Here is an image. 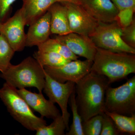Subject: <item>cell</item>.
Instances as JSON below:
<instances>
[{
	"instance_id": "6da1fadb",
	"label": "cell",
	"mask_w": 135,
	"mask_h": 135,
	"mask_svg": "<svg viewBox=\"0 0 135 135\" xmlns=\"http://www.w3.org/2000/svg\"><path fill=\"white\" fill-rule=\"evenodd\" d=\"M110 84L106 77L92 71L75 84V101L82 122L104 113L105 92Z\"/></svg>"
},
{
	"instance_id": "7a4b0ae2",
	"label": "cell",
	"mask_w": 135,
	"mask_h": 135,
	"mask_svg": "<svg viewBox=\"0 0 135 135\" xmlns=\"http://www.w3.org/2000/svg\"><path fill=\"white\" fill-rule=\"evenodd\" d=\"M90 71L106 77L110 84L122 80L135 73V55L97 47Z\"/></svg>"
},
{
	"instance_id": "3957f363",
	"label": "cell",
	"mask_w": 135,
	"mask_h": 135,
	"mask_svg": "<svg viewBox=\"0 0 135 135\" xmlns=\"http://www.w3.org/2000/svg\"><path fill=\"white\" fill-rule=\"evenodd\" d=\"M0 77L10 86L18 89L33 87L42 93L45 83V71L34 57L29 56L16 65L11 64Z\"/></svg>"
},
{
	"instance_id": "277c9868",
	"label": "cell",
	"mask_w": 135,
	"mask_h": 135,
	"mask_svg": "<svg viewBox=\"0 0 135 135\" xmlns=\"http://www.w3.org/2000/svg\"><path fill=\"white\" fill-rule=\"evenodd\" d=\"M0 99L14 119L24 127L31 131H36L47 125L44 118L36 116L17 89L5 82L0 88Z\"/></svg>"
},
{
	"instance_id": "5b68a950",
	"label": "cell",
	"mask_w": 135,
	"mask_h": 135,
	"mask_svg": "<svg viewBox=\"0 0 135 135\" xmlns=\"http://www.w3.org/2000/svg\"><path fill=\"white\" fill-rule=\"evenodd\" d=\"M105 111L127 116L135 114V75L120 86L108 87L105 92Z\"/></svg>"
},
{
	"instance_id": "8992f818",
	"label": "cell",
	"mask_w": 135,
	"mask_h": 135,
	"mask_svg": "<svg viewBox=\"0 0 135 135\" xmlns=\"http://www.w3.org/2000/svg\"><path fill=\"white\" fill-rule=\"evenodd\" d=\"M122 28L116 21L98 22L89 37L97 47L118 53L135 54V49L126 44L122 38Z\"/></svg>"
},
{
	"instance_id": "52a82bcc",
	"label": "cell",
	"mask_w": 135,
	"mask_h": 135,
	"mask_svg": "<svg viewBox=\"0 0 135 135\" xmlns=\"http://www.w3.org/2000/svg\"><path fill=\"white\" fill-rule=\"evenodd\" d=\"M75 83L72 81L64 83L59 82L45 72V83L43 91L50 101L59 105L68 131L70 128V116L68 110V104L71 95L75 91Z\"/></svg>"
},
{
	"instance_id": "ba28073f",
	"label": "cell",
	"mask_w": 135,
	"mask_h": 135,
	"mask_svg": "<svg viewBox=\"0 0 135 135\" xmlns=\"http://www.w3.org/2000/svg\"><path fill=\"white\" fill-rule=\"evenodd\" d=\"M93 61L71 60L64 65L59 67L44 66L45 72L51 78L59 82L64 83L70 81L79 82L90 71Z\"/></svg>"
},
{
	"instance_id": "9c48e42d",
	"label": "cell",
	"mask_w": 135,
	"mask_h": 135,
	"mask_svg": "<svg viewBox=\"0 0 135 135\" xmlns=\"http://www.w3.org/2000/svg\"><path fill=\"white\" fill-rule=\"evenodd\" d=\"M62 3L67 9L71 32L89 37L98 22L78 3L69 2Z\"/></svg>"
},
{
	"instance_id": "30bf717a",
	"label": "cell",
	"mask_w": 135,
	"mask_h": 135,
	"mask_svg": "<svg viewBox=\"0 0 135 135\" xmlns=\"http://www.w3.org/2000/svg\"><path fill=\"white\" fill-rule=\"evenodd\" d=\"M26 25L21 8L18 10L13 16L2 23L0 33L4 36L15 52L22 51L26 47Z\"/></svg>"
},
{
	"instance_id": "8fae6325",
	"label": "cell",
	"mask_w": 135,
	"mask_h": 135,
	"mask_svg": "<svg viewBox=\"0 0 135 135\" xmlns=\"http://www.w3.org/2000/svg\"><path fill=\"white\" fill-rule=\"evenodd\" d=\"M55 38L65 45L78 56L93 61L97 47L89 36L71 32L64 35H57Z\"/></svg>"
},
{
	"instance_id": "7c38bea8",
	"label": "cell",
	"mask_w": 135,
	"mask_h": 135,
	"mask_svg": "<svg viewBox=\"0 0 135 135\" xmlns=\"http://www.w3.org/2000/svg\"><path fill=\"white\" fill-rule=\"evenodd\" d=\"M90 15L98 22L116 21L118 10L111 0H77Z\"/></svg>"
},
{
	"instance_id": "4fadbf2b",
	"label": "cell",
	"mask_w": 135,
	"mask_h": 135,
	"mask_svg": "<svg viewBox=\"0 0 135 135\" xmlns=\"http://www.w3.org/2000/svg\"><path fill=\"white\" fill-rule=\"evenodd\" d=\"M17 91L31 109L38 113L41 117L53 120L61 114L55 104L46 99L42 93H33L25 88L17 89Z\"/></svg>"
},
{
	"instance_id": "5bb4252c",
	"label": "cell",
	"mask_w": 135,
	"mask_h": 135,
	"mask_svg": "<svg viewBox=\"0 0 135 135\" xmlns=\"http://www.w3.org/2000/svg\"><path fill=\"white\" fill-rule=\"evenodd\" d=\"M26 47L38 46L47 41L51 32L50 14L48 11L29 25Z\"/></svg>"
},
{
	"instance_id": "9a60e30c",
	"label": "cell",
	"mask_w": 135,
	"mask_h": 135,
	"mask_svg": "<svg viewBox=\"0 0 135 135\" xmlns=\"http://www.w3.org/2000/svg\"><path fill=\"white\" fill-rule=\"evenodd\" d=\"M22 2L21 9L26 25H30L36 21L54 3L71 2L68 0H22Z\"/></svg>"
},
{
	"instance_id": "2e32d148",
	"label": "cell",
	"mask_w": 135,
	"mask_h": 135,
	"mask_svg": "<svg viewBox=\"0 0 135 135\" xmlns=\"http://www.w3.org/2000/svg\"><path fill=\"white\" fill-rule=\"evenodd\" d=\"M48 11L50 14L51 33L64 35L71 32L69 26L67 9L62 2L54 3Z\"/></svg>"
},
{
	"instance_id": "e0dca14e",
	"label": "cell",
	"mask_w": 135,
	"mask_h": 135,
	"mask_svg": "<svg viewBox=\"0 0 135 135\" xmlns=\"http://www.w3.org/2000/svg\"><path fill=\"white\" fill-rule=\"evenodd\" d=\"M33 57L44 67L46 66L59 67L71 61L58 53L51 51L38 50L35 52Z\"/></svg>"
},
{
	"instance_id": "ac0fdd59",
	"label": "cell",
	"mask_w": 135,
	"mask_h": 135,
	"mask_svg": "<svg viewBox=\"0 0 135 135\" xmlns=\"http://www.w3.org/2000/svg\"><path fill=\"white\" fill-rule=\"evenodd\" d=\"M104 113L112 119L120 133L135 134V114L128 116L107 111Z\"/></svg>"
},
{
	"instance_id": "d6986e66",
	"label": "cell",
	"mask_w": 135,
	"mask_h": 135,
	"mask_svg": "<svg viewBox=\"0 0 135 135\" xmlns=\"http://www.w3.org/2000/svg\"><path fill=\"white\" fill-rule=\"evenodd\" d=\"M37 47L38 50L55 52L70 60H77L79 58V56L72 53L65 44L56 38H49Z\"/></svg>"
},
{
	"instance_id": "ffe728a7",
	"label": "cell",
	"mask_w": 135,
	"mask_h": 135,
	"mask_svg": "<svg viewBox=\"0 0 135 135\" xmlns=\"http://www.w3.org/2000/svg\"><path fill=\"white\" fill-rule=\"evenodd\" d=\"M68 103L73 114V122L66 135H84L83 130L82 120L78 112L75 101V90L70 97Z\"/></svg>"
},
{
	"instance_id": "44dd1931",
	"label": "cell",
	"mask_w": 135,
	"mask_h": 135,
	"mask_svg": "<svg viewBox=\"0 0 135 135\" xmlns=\"http://www.w3.org/2000/svg\"><path fill=\"white\" fill-rule=\"evenodd\" d=\"M66 127L62 114L53 120L49 126H44L36 131V135H65Z\"/></svg>"
},
{
	"instance_id": "7402d4cb",
	"label": "cell",
	"mask_w": 135,
	"mask_h": 135,
	"mask_svg": "<svg viewBox=\"0 0 135 135\" xmlns=\"http://www.w3.org/2000/svg\"><path fill=\"white\" fill-rule=\"evenodd\" d=\"M15 51L13 50L5 37L0 33V72L3 73L11 64V61Z\"/></svg>"
},
{
	"instance_id": "603a6c76",
	"label": "cell",
	"mask_w": 135,
	"mask_h": 135,
	"mask_svg": "<svg viewBox=\"0 0 135 135\" xmlns=\"http://www.w3.org/2000/svg\"><path fill=\"white\" fill-rule=\"evenodd\" d=\"M103 114L96 115L82 122L83 130L84 135H100L102 129Z\"/></svg>"
},
{
	"instance_id": "cb8c5ba5",
	"label": "cell",
	"mask_w": 135,
	"mask_h": 135,
	"mask_svg": "<svg viewBox=\"0 0 135 135\" xmlns=\"http://www.w3.org/2000/svg\"><path fill=\"white\" fill-rule=\"evenodd\" d=\"M135 11V8L126 9L118 11L116 21L122 28L128 26L132 23L134 19Z\"/></svg>"
},
{
	"instance_id": "d4e9b609",
	"label": "cell",
	"mask_w": 135,
	"mask_h": 135,
	"mask_svg": "<svg viewBox=\"0 0 135 135\" xmlns=\"http://www.w3.org/2000/svg\"><path fill=\"white\" fill-rule=\"evenodd\" d=\"M101 135H118L120 134L114 122L110 116L105 113L103 114Z\"/></svg>"
},
{
	"instance_id": "484cf974",
	"label": "cell",
	"mask_w": 135,
	"mask_h": 135,
	"mask_svg": "<svg viewBox=\"0 0 135 135\" xmlns=\"http://www.w3.org/2000/svg\"><path fill=\"white\" fill-rule=\"evenodd\" d=\"M122 38L129 46L135 49V20L128 26L122 28Z\"/></svg>"
},
{
	"instance_id": "4316f807",
	"label": "cell",
	"mask_w": 135,
	"mask_h": 135,
	"mask_svg": "<svg viewBox=\"0 0 135 135\" xmlns=\"http://www.w3.org/2000/svg\"><path fill=\"white\" fill-rule=\"evenodd\" d=\"M17 0H0V21L2 23L6 20L9 13L11 5Z\"/></svg>"
},
{
	"instance_id": "83f0119b",
	"label": "cell",
	"mask_w": 135,
	"mask_h": 135,
	"mask_svg": "<svg viewBox=\"0 0 135 135\" xmlns=\"http://www.w3.org/2000/svg\"><path fill=\"white\" fill-rule=\"evenodd\" d=\"M118 11L135 8V0H111Z\"/></svg>"
},
{
	"instance_id": "f1b7e54d",
	"label": "cell",
	"mask_w": 135,
	"mask_h": 135,
	"mask_svg": "<svg viewBox=\"0 0 135 135\" xmlns=\"http://www.w3.org/2000/svg\"><path fill=\"white\" fill-rule=\"evenodd\" d=\"M68 1H69L71 2L75 3H77V0H68Z\"/></svg>"
},
{
	"instance_id": "f546056e",
	"label": "cell",
	"mask_w": 135,
	"mask_h": 135,
	"mask_svg": "<svg viewBox=\"0 0 135 135\" xmlns=\"http://www.w3.org/2000/svg\"><path fill=\"white\" fill-rule=\"evenodd\" d=\"M2 22L0 21V32H1V31L2 28Z\"/></svg>"
}]
</instances>
